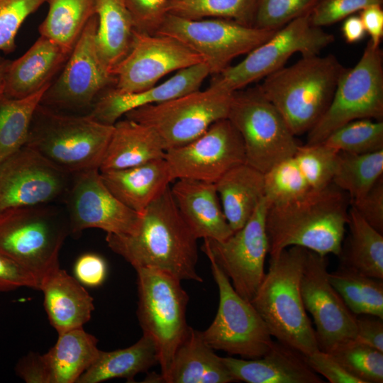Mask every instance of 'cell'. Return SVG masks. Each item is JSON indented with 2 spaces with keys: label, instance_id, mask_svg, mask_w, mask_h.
Instances as JSON below:
<instances>
[{
  "label": "cell",
  "instance_id": "obj_47",
  "mask_svg": "<svg viewBox=\"0 0 383 383\" xmlns=\"http://www.w3.org/2000/svg\"><path fill=\"white\" fill-rule=\"evenodd\" d=\"M21 287L40 290V282L31 272L0 251V292Z\"/></svg>",
  "mask_w": 383,
  "mask_h": 383
},
{
  "label": "cell",
  "instance_id": "obj_49",
  "mask_svg": "<svg viewBox=\"0 0 383 383\" xmlns=\"http://www.w3.org/2000/svg\"><path fill=\"white\" fill-rule=\"evenodd\" d=\"M305 357L313 370L323 376L331 383H361L328 352L319 349L305 355Z\"/></svg>",
  "mask_w": 383,
  "mask_h": 383
},
{
  "label": "cell",
  "instance_id": "obj_8",
  "mask_svg": "<svg viewBox=\"0 0 383 383\" xmlns=\"http://www.w3.org/2000/svg\"><path fill=\"white\" fill-rule=\"evenodd\" d=\"M227 118L242 138L246 163L262 173L294 156L299 145L258 85L233 93Z\"/></svg>",
  "mask_w": 383,
  "mask_h": 383
},
{
  "label": "cell",
  "instance_id": "obj_21",
  "mask_svg": "<svg viewBox=\"0 0 383 383\" xmlns=\"http://www.w3.org/2000/svg\"><path fill=\"white\" fill-rule=\"evenodd\" d=\"M209 75V69L202 62L179 70L165 82L139 92L121 93L111 87L98 97L89 114L100 123L113 125L132 110L200 89Z\"/></svg>",
  "mask_w": 383,
  "mask_h": 383
},
{
  "label": "cell",
  "instance_id": "obj_38",
  "mask_svg": "<svg viewBox=\"0 0 383 383\" xmlns=\"http://www.w3.org/2000/svg\"><path fill=\"white\" fill-rule=\"evenodd\" d=\"M258 0H170L166 12L183 18H225L253 26Z\"/></svg>",
  "mask_w": 383,
  "mask_h": 383
},
{
  "label": "cell",
  "instance_id": "obj_7",
  "mask_svg": "<svg viewBox=\"0 0 383 383\" xmlns=\"http://www.w3.org/2000/svg\"><path fill=\"white\" fill-rule=\"evenodd\" d=\"M70 233L67 213L48 204L0 211V251L40 282L60 267L62 245Z\"/></svg>",
  "mask_w": 383,
  "mask_h": 383
},
{
  "label": "cell",
  "instance_id": "obj_40",
  "mask_svg": "<svg viewBox=\"0 0 383 383\" xmlns=\"http://www.w3.org/2000/svg\"><path fill=\"white\" fill-rule=\"evenodd\" d=\"M322 143L338 152L354 154L383 150V122L370 118L352 121L335 130Z\"/></svg>",
  "mask_w": 383,
  "mask_h": 383
},
{
  "label": "cell",
  "instance_id": "obj_26",
  "mask_svg": "<svg viewBox=\"0 0 383 383\" xmlns=\"http://www.w3.org/2000/svg\"><path fill=\"white\" fill-rule=\"evenodd\" d=\"M100 173L111 192L125 206L139 213L174 181L165 158Z\"/></svg>",
  "mask_w": 383,
  "mask_h": 383
},
{
  "label": "cell",
  "instance_id": "obj_19",
  "mask_svg": "<svg viewBox=\"0 0 383 383\" xmlns=\"http://www.w3.org/2000/svg\"><path fill=\"white\" fill-rule=\"evenodd\" d=\"M72 176L25 145L0 164V211L64 197Z\"/></svg>",
  "mask_w": 383,
  "mask_h": 383
},
{
  "label": "cell",
  "instance_id": "obj_50",
  "mask_svg": "<svg viewBox=\"0 0 383 383\" xmlns=\"http://www.w3.org/2000/svg\"><path fill=\"white\" fill-rule=\"evenodd\" d=\"M75 278L87 287L101 285L107 274L105 260L95 253H86L77 258L74 265Z\"/></svg>",
  "mask_w": 383,
  "mask_h": 383
},
{
  "label": "cell",
  "instance_id": "obj_24",
  "mask_svg": "<svg viewBox=\"0 0 383 383\" xmlns=\"http://www.w3.org/2000/svg\"><path fill=\"white\" fill-rule=\"evenodd\" d=\"M70 53L40 35L23 55L11 62L4 94L21 99L50 85L52 79L63 67Z\"/></svg>",
  "mask_w": 383,
  "mask_h": 383
},
{
  "label": "cell",
  "instance_id": "obj_2",
  "mask_svg": "<svg viewBox=\"0 0 383 383\" xmlns=\"http://www.w3.org/2000/svg\"><path fill=\"white\" fill-rule=\"evenodd\" d=\"M350 200L333 183L294 200L268 204L265 224L270 256L290 246L339 256Z\"/></svg>",
  "mask_w": 383,
  "mask_h": 383
},
{
  "label": "cell",
  "instance_id": "obj_44",
  "mask_svg": "<svg viewBox=\"0 0 383 383\" xmlns=\"http://www.w3.org/2000/svg\"><path fill=\"white\" fill-rule=\"evenodd\" d=\"M46 1L0 0V51L10 53L15 50L21 25Z\"/></svg>",
  "mask_w": 383,
  "mask_h": 383
},
{
  "label": "cell",
  "instance_id": "obj_4",
  "mask_svg": "<svg viewBox=\"0 0 383 383\" xmlns=\"http://www.w3.org/2000/svg\"><path fill=\"white\" fill-rule=\"evenodd\" d=\"M345 69L333 55L302 57L265 77L258 87L292 134L300 135L322 117Z\"/></svg>",
  "mask_w": 383,
  "mask_h": 383
},
{
  "label": "cell",
  "instance_id": "obj_43",
  "mask_svg": "<svg viewBox=\"0 0 383 383\" xmlns=\"http://www.w3.org/2000/svg\"><path fill=\"white\" fill-rule=\"evenodd\" d=\"M318 0H258L253 26L278 30L310 11Z\"/></svg>",
  "mask_w": 383,
  "mask_h": 383
},
{
  "label": "cell",
  "instance_id": "obj_10",
  "mask_svg": "<svg viewBox=\"0 0 383 383\" xmlns=\"http://www.w3.org/2000/svg\"><path fill=\"white\" fill-rule=\"evenodd\" d=\"M361 118H383V54L370 41L357 64L340 77L328 109L307 133L306 144L322 143L337 128Z\"/></svg>",
  "mask_w": 383,
  "mask_h": 383
},
{
  "label": "cell",
  "instance_id": "obj_33",
  "mask_svg": "<svg viewBox=\"0 0 383 383\" xmlns=\"http://www.w3.org/2000/svg\"><path fill=\"white\" fill-rule=\"evenodd\" d=\"M348 235L343 243L340 265L383 279V233L371 226L350 205Z\"/></svg>",
  "mask_w": 383,
  "mask_h": 383
},
{
  "label": "cell",
  "instance_id": "obj_41",
  "mask_svg": "<svg viewBox=\"0 0 383 383\" xmlns=\"http://www.w3.org/2000/svg\"><path fill=\"white\" fill-rule=\"evenodd\" d=\"M265 198L268 204L294 200L311 191L294 156L264 173Z\"/></svg>",
  "mask_w": 383,
  "mask_h": 383
},
{
  "label": "cell",
  "instance_id": "obj_1",
  "mask_svg": "<svg viewBox=\"0 0 383 383\" xmlns=\"http://www.w3.org/2000/svg\"><path fill=\"white\" fill-rule=\"evenodd\" d=\"M106 241L135 270L155 269L181 281L203 282L196 269L197 238L181 216L170 186L140 213L133 233L106 234Z\"/></svg>",
  "mask_w": 383,
  "mask_h": 383
},
{
  "label": "cell",
  "instance_id": "obj_48",
  "mask_svg": "<svg viewBox=\"0 0 383 383\" xmlns=\"http://www.w3.org/2000/svg\"><path fill=\"white\" fill-rule=\"evenodd\" d=\"M350 205L374 229L383 233V176L362 197Z\"/></svg>",
  "mask_w": 383,
  "mask_h": 383
},
{
  "label": "cell",
  "instance_id": "obj_51",
  "mask_svg": "<svg viewBox=\"0 0 383 383\" xmlns=\"http://www.w3.org/2000/svg\"><path fill=\"white\" fill-rule=\"evenodd\" d=\"M382 318L372 315L356 316L357 340L383 352Z\"/></svg>",
  "mask_w": 383,
  "mask_h": 383
},
{
  "label": "cell",
  "instance_id": "obj_5",
  "mask_svg": "<svg viewBox=\"0 0 383 383\" xmlns=\"http://www.w3.org/2000/svg\"><path fill=\"white\" fill-rule=\"evenodd\" d=\"M113 125L89 113L70 115L40 104L33 116L26 145L69 174L99 169Z\"/></svg>",
  "mask_w": 383,
  "mask_h": 383
},
{
  "label": "cell",
  "instance_id": "obj_45",
  "mask_svg": "<svg viewBox=\"0 0 383 383\" xmlns=\"http://www.w3.org/2000/svg\"><path fill=\"white\" fill-rule=\"evenodd\" d=\"M383 0H318L310 12L313 26L322 28L344 20L372 4Z\"/></svg>",
  "mask_w": 383,
  "mask_h": 383
},
{
  "label": "cell",
  "instance_id": "obj_52",
  "mask_svg": "<svg viewBox=\"0 0 383 383\" xmlns=\"http://www.w3.org/2000/svg\"><path fill=\"white\" fill-rule=\"evenodd\" d=\"M16 374L27 383H50L48 370L43 355L29 353L17 362Z\"/></svg>",
  "mask_w": 383,
  "mask_h": 383
},
{
  "label": "cell",
  "instance_id": "obj_15",
  "mask_svg": "<svg viewBox=\"0 0 383 383\" xmlns=\"http://www.w3.org/2000/svg\"><path fill=\"white\" fill-rule=\"evenodd\" d=\"M267 206L264 197L241 228L223 240L204 239L201 247L231 281L235 292L249 301L265 274V261L269 250L265 224Z\"/></svg>",
  "mask_w": 383,
  "mask_h": 383
},
{
  "label": "cell",
  "instance_id": "obj_20",
  "mask_svg": "<svg viewBox=\"0 0 383 383\" xmlns=\"http://www.w3.org/2000/svg\"><path fill=\"white\" fill-rule=\"evenodd\" d=\"M328 264L326 255L307 250L301 279L303 303L312 316L318 348L323 351L356 335V315L331 284Z\"/></svg>",
  "mask_w": 383,
  "mask_h": 383
},
{
  "label": "cell",
  "instance_id": "obj_18",
  "mask_svg": "<svg viewBox=\"0 0 383 383\" xmlns=\"http://www.w3.org/2000/svg\"><path fill=\"white\" fill-rule=\"evenodd\" d=\"M70 233L99 228L107 234L128 235L137 228L140 213L121 202L104 183L99 169L72 174L64 196Z\"/></svg>",
  "mask_w": 383,
  "mask_h": 383
},
{
  "label": "cell",
  "instance_id": "obj_12",
  "mask_svg": "<svg viewBox=\"0 0 383 383\" xmlns=\"http://www.w3.org/2000/svg\"><path fill=\"white\" fill-rule=\"evenodd\" d=\"M233 93L209 86L204 90L135 109L124 116L152 128L167 150L191 142L216 121L227 118Z\"/></svg>",
  "mask_w": 383,
  "mask_h": 383
},
{
  "label": "cell",
  "instance_id": "obj_11",
  "mask_svg": "<svg viewBox=\"0 0 383 383\" xmlns=\"http://www.w3.org/2000/svg\"><path fill=\"white\" fill-rule=\"evenodd\" d=\"M277 30L248 26L225 18L191 20L167 14L155 34L173 38L203 59L210 75H216L233 60L247 55Z\"/></svg>",
  "mask_w": 383,
  "mask_h": 383
},
{
  "label": "cell",
  "instance_id": "obj_6",
  "mask_svg": "<svg viewBox=\"0 0 383 383\" xmlns=\"http://www.w3.org/2000/svg\"><path fill=\"white\" fill-rule=\"evenodd\" d=\"M137 315L143 335L157 350L161 373L148 374L145 382H166L174 353L189 326L186 311L189 296L178 278L160 270L138 268Z\"/></svg>",
  "mask_w": 383,
  "mask_h": 383
},
{
  "label": "cell",
  "instance_id": "obj_28",
  "mask_svg": "<svg viewBox=\"0 0 383 383\" xmlns=\"http://www.w3.org/2000/svg\"><path fill=\"white\" fill-rule=\"evenodd\" d=\"M203 339L201 331L190 327L177 348L166 383H229L231 374Z\"/></svg>",
  "mask_w": 383,
  "mask_h": 383
},
{
  "label": "cell",
  "instance_id": "obj_16",
  "mask_svg": "<svg viewBox=\"0 0 383 383\" xmlns=\"http://www.w3.org/2000/svg\"><path fill=\"white\" fill-rule=\"evenodd\" d=\"M165 160L174 181L192 179L211 183L246 163L242 138L228 118L216 121L191 142L167 150Z\"/></svg>",
  "mask_w": 383,
  "mask_h": 383
},
{
  "label": "cell",
  "instance_id": "obj_30",
  "mask_svg": "<svg viewBox=\"0 0 383 383\" xmlns=\"http://www.w3.org/2000/svg\"><path fill=\"white\" fill-rule=\"evenodd\" d=\"M58 335L55 345L43 355L50 383L77 382L98 358V340L82 327Z\"/></svg>",
  "mask_w": 383,
  "mask_h": 383
},
{
  "label": "cell",
  "instance_id": "obj_36",
  "mask_svg": "<svg viewBox=\"0 0 383 383\" xmlns=\"http://www.w3.org/2000/svg\"><path fill=\"white\" fill-rule=\"evenodd\" d=\"M49 87L21 99L0 96V164L26 145L34 113Z\"/></svg>",
  "mask_w": 383,
  "mask_h": 383
},
{
  "label": "cell",
  "instance_id": "obj_55",
  "mask_svg": "<svg viewBox=\"0 0 383 383\" xmlns=\"http://www.w3.org/2000/svg\"><path fill=\"white\" fill-rule=\"evenodd\" d=\"M11 62L0 56V96L4 93L6 74Z\"/></svg>",
  "mask_w": 383,
  "mask_h": 383
},
{
  "label": "cell",
  "instance_id": "obj_22",
  "mask_svg": "<svg viewBox=\"0 0 383 383\" xmlns=\"http://www.w3.org/2000/svg\"><path fill=\"white\" fill-rule=\"evenodd\" d=\"M235 381L248 383H323L300 352L276 340L256 359L221 357Z\"/></svg>",
  "mask_w": 383,
  "mask_h": 383
},
{
  "label": "cell",
  "instance_id": "obj_54",
  "mask_svg": "<svg viewBox=\"0 0 383 383\" xmlns=\"http://www.w3.org/2000/svg\"><path fill=\"white\" fill-rule=\"evenodd\" d=\"M341 31L345 42L350 44L361 41L366 35L360 16L354 14L344 19Z\"/></svg>",
  "mask_w": 383,
  "mask_h": 383
},
{
  "label": "cell",
  "instance_id": "obj_53",
  "mask_svg": "<svg viewBox=\"0 0 383 383\" xmlns=\"http://www.w3.org/2000/svg\"><path fill=\"white\" fill-rule=\"evenodd\" d=\"M360 18L370 41L374 46H380L383 38V10L382 4H372L360 12Z\"/></svg>",
  "mask_w": 383,
  "mask_h": 383
},
{
  "label": "cell",
  "instance_id": "obj_35",
  "mask_svg": "<svg viewBox=\"0 0 383 383\" xmlns=\"http://www.w3.org/2000/svg\"><path fill=\"white\" fill-rule=\"evenodd\" d=\"M329 280L355 315H372L383 319L382 279L364 275L340 265L328 273Z\"/></svg>",
  "mask_w": 383,
  "mask_h": 383
},
{
  "label": "cell",
  "instance_id": "obj_9",
  "mask_svg": "<svg viewBox=\"0 0 383 383\" xmlns=\"http://www.w3.org/2000/svg\"><path fill=\"white\" fill-rule=\"evenodd\" d=\"M311 11L278 29L241 62L213 76L209 86L233 93L282 68L296 52L302 57L319 55L335 38L322 28L312 25Z\"/></svg>",
  "mask_w": 383,
  "mask_h": 383
},
{
  "label": "cell",
  "instance_id": "obj_39",
  "mask_svg": "<svg viewBox=\"0 0 383 383\" xmlns=\"http://www.w3.org/2000/svg\"><path fill=\"white\" fill-rule=\"evenodd\" d=\"M326 352L361 383L383 382V352L356 339L340 343Z\"/></svg>",
  "mask_w": 383,
  "mask_h": 383
},
{
  "label": "cell",
  "instance_id": "obj_3",
  "mask_svg": "<svg viewBox=\"0 0 383 383\" xmlns=\"http://www.w3.org/2000/svg\"><path fill=\"white\" fill-rule=\"evenodd\" d=\"M306 248L290 246L270 256L251 303L276 340L304 355L319 350L301 294Z\"/></svg>",
  "mask_w": 383,
  "mask_h": 383
},
{
  "label": "cell",
  "instance_id": "obj_37",
  "mask_svg": "<svg viewBox=\"0 0 383 383\" xmlns=\"http://www.w3.org/2000/svg\"><path fill=\"white\" fill-rule=\"evenodd\" d=\"M383 176V150L364 154L338 152L332 183L350 201L365 195Z\"/></svg>",
  "mask_w": 383,
  "mask_h": 383
},
{
  "label": "cell",
  "instance_id": "obj_34",
  "mask_svg": "<svg viewBox=\"0 0 383 383\" xmlns=\"http://www.w3.org/2000/svg\"><path fill=\"white\" fill-rule=\"evenodd\" d=\"M48 13L40 35L71 52L89 21L96 14L95 0H47Z\"/></svg>",
  "mask_w": 383,
  "mask_h": 383
},
{
  "label": "cell",
  "instance_id": "obj_17",
  "mask_svg": "<svg viewBox=\"0 0 383 383\" xmlns=\"http://www.w3.org/2000/svg\"><path fill=\"white\" fill-rule=\"evenodd\" d=\"M202 62L201 57L173 38L135 30L128 52L111 70L116 77L113 89L139 92L172 72Z\"/></svg>",
  "mask_w": 383,
  "mask_h": 383
},
{
  "label": "cell",
  "instance_id": "obj_32",
  "mask_svg": "<svg viewBox=\"0 0 383 383\" xmlns=\"http://www.w3.org/2000/svg\"><path fill=\"white\" fill-rule=\"evenodd\" d=\"M156 364L158 357L155 345L149 337L143 335L128 348L101 350L96 360L77 383H99L114 378H124L132 382L138 374L147 372Z\"/></svg>",
  "mask_w": 383,
  "mask_h": 383
},
{
  "label": "cell",
  "instance_id": "obj_14",
  "mask_svg": "<svg viewBox=\"0 0 383 383\" xmlns=\"http://www.w3.org/2000/svg\"><path fill=\"white\" fill-rule=\"evenodd\" d=\"M98 21L95 14L82 35L55 82L40 104L51 109H90L106 90L113 87L116 77L101 58L96 41Z\"/></svg>",
  "mask_w": 383,
  "mask_h": 383
},
{
  "label": "cell",
  "instance_id": "obj_31",
  "mask_svg": "<svg viewBox=\"0 0 383 383\" xmlns=\"http://www.w3.org/2000/svg\"><path fill=\"white\" fill-rule=\"evenodd\" d=\"M99 52L111 69L128 52L135 26L126 0H95Z\"/></svg>",
  "mask_w": 383,
  "mask_h": 383
},
{
  "label": "cell",
  "instance_id": "obj_27",
  "mask_svg": "<svg viewBox=\"0 0 383 383\" xmlns=\"http://www.w3.org/2000/svg\"><path fill=\"white\" fill-rule=\"evenodd\" d=\"M166 149L150 127L125 118L113 124L99 170H121L165 158Z\"/></svg>",
  "mask_w": 383,
  "mask_h": 383
},
{
  "label": "cell",
  "instance_id": "obj_42",
  "mask_svg": "<svg viewBox=\"0 0 383 383\" xmlns=\"http://www.w3.org/2000/svg\"><path fill=\"white\" fill-rule=\"evenodd\" d=\"M338 153L323 143L299 145L294 157L311 190L332 183Z\"/></svg>",
  "mask_w": 383,
  "mask_h": 383
},
{
  "label": "cell",
  "instance_id": "obj_29",
  "mask_svg": "<svg viewBox=\"0 0 383 383\" xmlns=\"http://www.w3.org/2000/svg\"><path fill=\"white\" fill-rule=\"evenodd\" d=\"M215 185L223 213L233 232L248 222L265 197L264 173L247 163L228 171Z\"/></svg>",
  "mask_w": 383,
  "mask_h": 383
},
{
  "label": "cell",
  "instance_id": "obj_46",
  "mask_svg": "<svg viewBox=\"0 0 383 383\" xmlns=\"http://www.w3.org/2000/svg\"><path fill=\"white\" fill-rule=\"evenodd\" d=\"M170 0H126L135 29L155 34L167 14L166 6Z\"/></svg>",
  "mask_w": 383,
  "mask_h": 383
},
{
  "label": "cell",
  "instance_id": "obj_23",
  "mask_svg": "<svg viewBox=\"0 0 383 383\" xmlns=\"http://www.w3.org/2000/svg\"><path fill=\"white\" fill-rule=\"evenodd\" d=\"M170 190L181 216L197 239L223 240L233 233L223 213L215 183L178 179Z\"/></svg>",
  "mask_w": 383,
  "mask_h": 383
},
{
  "label": "cell",
  "instance_id": "obj_25",
  "mask_svg": "<svg viewBox=\"0 0 383 383\" xmlns=\"http://www.w3.org/2000/svg\"><path fill=\"white\" fill-rule=\"evenodd\" d=\"M40 290L50 323L58 333L82 328L91 318L94 299L76 278L60 267L42 279Z\"/></svg>",
  "mask_w": 383,
  "mask_h": 383
},
{
  "label": "cell",
  "instance_id": "obj_13",
  "mask_svg": "<svg viewBox=\"0 0 383 383\" xmlns=\"http://www.w3.org/2000/svg\"><path fill=\"white\" fill-rule=\"evenodd\" d=\"M219 293L216 315L206 330L204 341L213 350L244 359L264 355L274 340L252 303L240 296L216 262L207 257Z\"/></svg>",
  "mask_w": 383,
  "mask_h": 383
}]
</instances>
